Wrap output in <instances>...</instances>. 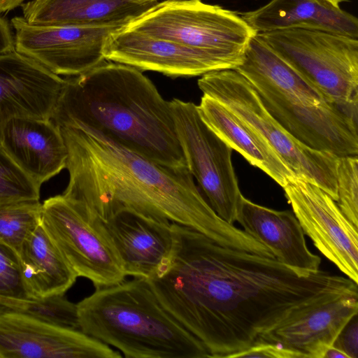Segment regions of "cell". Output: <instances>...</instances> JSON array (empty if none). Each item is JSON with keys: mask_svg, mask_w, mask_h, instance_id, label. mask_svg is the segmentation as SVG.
I'll use <instances>...</instances> for the list:
<instances>
[{"mask_svg": "<svg viewBox=\"0 0 358 358\" xmlns=\"http://www.w3.org/2000/svg\"><path fill=\"white\" fill-rule=\"evenodd\" d=\"M168 258L147 280L163 307L206 348L227 357L308 303L358 294L349 278L319 270L309 274L275 258L222 246L171 223Z\"/></svg>", "mask_w": 358, "mask_h": 358, "instance_id": "obj_1", "label": "cell"}, {"mask_svg": "<svg viewBox=\"0 0 358 358\" xmlns=\"http://www.w3.org/2000/svg\"><path fill=\"white\" fill-rule=\"evenodd\" d=\"M68 157L63 195L103 220L121 209L176 223L217 244L254 252L259 243L212 209L187 166L158 164L81 124L57 125Z\"/></svg>", "mask_w": 358, "mask_h": 358, "instance_id": "obj_2", "label": "cell"}, {"mask_svg": "<svg viewBox=\"0 0 358 358\" xmlns=\"http://www.w3.org/2000/svg\"><path fill=\"white\" fill-rule=\"evenodd\" d=\"M52 120L87 126L158 164L187 166L170 101L131 66L106 60L67 77Z\"/></svg>", "mask_w": 358, "mask_h": 358, "instance_id": "obj_3", "label": "cell"}, {"mask_svg": "<svg viewBox=\"0 0 358 358\" xmlns=\"http://www.w3.org/2000/svg\"><path fill=\"white\" fill-rule=\"evenodd\" d=\"M80 330L127 358H203L200 341L162 305L145 278L95 288L77 303Z\"/></svg>", "mask_w": 358, "mask_h": 358, "instance_id": "obj_4", "label": "cell"}, {"mask_svg": "<svg viewBox=\"0 0 358 358\" xmlns=\"http://www.w3.org/2000/svg\"><path fill=\"white\" fill-rule=\"evenodd\" d=\"M252 85L269 113L292 136L338 157L357 155V121L329 100L256 34L235 69Z\"/></svg>", "mask_w": 358, "mask_h": 358, "instance_id": "obj_5", "label": "cell"}, {"mask_svg": "<svg viewBox=\"0 0 358 358\" xmlns=\"http://www.w3.org/2000/svg\"><path fill=\"white\" fill-rule=\"evenodd\" d=\"M124 27L192 48L224 69L242 63L256 34L240 14L201 0L159 1Z\"/></svg>", "mask_w": 358, "mask_h": 358, "instance_id": "obj_6", "label": "cell"}, {"mask_svg": "<svg viewBox=\"0 0 358 358\" xmlns=\"http://www.w3.org/2000/svg\"><path fill=\"white\" fill-rule=\"evenodd\" d=\"M256 36L329 100L357 121V38L299 27Z\"/></svg>", "mask_w": 358, "mask_h": 358, "instance_id": "obj_7", "label": "cell"}, {"mask_svg": "<svg viewBox=\"0 0 358 358\" xmlns=\"http://www.w3.org/2000/svg\"><path fill=\"white\" fill-rule=\"evenodd\" d=\"M198 86L259 134L296 177L317 185L337 201L338 156L310 148L289 133L242 74L236 69L210 72L201 76Z\"/></svg>", "mask_w": 358, "mask_h": 358, "instance_id": "obj_8", "label": "cell"}, {"mask_svg": "<svg viewBox=\"0 0 358 358\" xmlns=\"http://www.w3.org/2000/svg\"><path fill=\"white\" fill-rule=\"evenodd\" d=\"M41 225L78 277L95 288L127 277L101 220L63 194L43 201Z\"/></svg>", "mask_w": 358, "mask_h": 358, "instance_id": "obj_9", "label": "cell"}, {"mask_svg": "<svg viewBox=\"0 0 358 358\" xmlns=\"http://www.w3.org/2000/svg\"><path fill=\"white\" fill-rule=\"evenodd\" d=\"M170 106L188 169L212 209L234 224L243 194L231 162L232 148L203 120L196 104L175 98Z\"/></svg>", "mask_w": 358, "mask_h": 358, "instance_id": "obj_10", "label": "cell"}, {"mask_svg": "<svg viewBox=\"0 0 358 358\" xmlns=\"http://www.w3.org/2000/svg\"><path fill=\"white\" fill-rule=\"evenodd\" d=\"M15 50L57 76H79L106 59L108 36L122 26H41L23 17L11 20Z\"/></svg>", "mask_w": 358, "mask_h": 358, "instance_id": "obj_11", "label": "cell"}, {"mask_svg": "<svg viewBox=\"0 0 358 358\" xmlns=\"http://www.w3.org/2000/svg\"><path fill=\"white\" fill-rule=\"evenodd\" d=\"M282 189L303 233L323 255L358 284V228L317 185L294 177Z\"/></svg>", "mask_w": 358, "mask_h": 358, "instance_id": "obj_12", "label": "cell"}, {"mask_svg": "<svg viewBox=\"0 0 358 358\" xmlns=\"http://www.w3.org/2000/svg\"><path fill=\"white\" fill-rule=\"evenodd\" d=\"M82 331L17 312L0 313V358H120Z\"/></svg>", "mask_w": 358, "mask_h": 358, "instance_id": "obj_13", "label": "cell"}, {"mask_svg": "<svg viewBox=\"0 0 358 358\" xmlns=\"http://www.w3.org/2000/svg\"><path fill=\"white\" fill-rule=\"evenodd\" d=\"M357 312L358 295L324 296L294 310L255 343H273L303 357L321 358Z\"/></svg>", "mask_w": 358, "mask_h": 358, "instance_id": "obj_14", "label": "cell"}, {"mask_svg": "<svg viewBox=\"0 0 358 358\" xmlns=\"http://www.w3.org/2000/svg\"><path fill=\"white\" fill-rule=\"evenodd\" d=\"M106 60L169 77H195L224 70L210 57L180 43L122 27L113 31L103 48Z\"/></svg>", "mask_w": 358, "mask_h": 358, "instance_id": "obj_15", "label": "cell"}, {"mask_svg": "<svg viewBox=\"0 0 358 358\" xmlns=\"http://www.w3.org/2000/svg\"><path fill=\"white\" fill-rule=\"evenodd\" d=\"M65 83L66 78L15 50L0 55V138L13 117L52 119Z\"/></svg>", "mask_w": 358, "mask_h": 358, "instance_id": "obj_16", "label": "cell"}, {"mask_svg": "<svg viewBox=\"0 0 358 358\" xmlns=\"http://www.w3.org/2000/svg\"><path fill=\"white\" fill-rule=\"evenodd\" d=\"M101 221L126 276L148 279L171 253L170 222L129 209H121Z\"/></svg>", "mask_w": 358, "mask_h": 358, "instance_id": "obj_17", "label": "cell"}, {"mask_svg": "<svg viewBox=\"0 0 358 358\" xmlns=\"http://www.w3.org/2000/svg\"><path fill=\"white\" fill-rule=\"evenodd\" d=\"M0 145L40 187L66 168L67 148L52 119H10L2 129Z\"/></svg>", "mask_w": 358, "mask_h": 358, "instance_id": "obj_18", "label": "cell"}, {"mask_svg": "<svg viewBox=\"0 0 358 358\" xmlns=\"http://www.w3.org/2000/svg\"><path fill=\"white\" fill-rule=\"evenodd\" d=\"M236 221L283 264L306 274L320 270L321 259L308 248L302 227L290 210L268 208L243 196Z\"/></svg>", "mask_w": 358, "mask_h": 358, "instance_id": "obj_19", "label": "cell"}, {"mask_svg": "<svg viewBox=\"0 0 358 358\" xmlns=\"http://www.w3.org/2000/svg\"><path fill=\"white\" fill-rule=\"evenodd\" d=\"M159 0H33L23 18L41 26L124 27Z\"/></svg>", "mask_w": 358, "mask_h": 358, "instance_id": "obj_20", "label": "cell"}, {"mask_svg": "<svg viewBox=\"0 0 358 358\" xmlns=\"http://www.w3.org/2000/svg\"><path fill=\"white\" fill-rule=\"evenodd\" d=\"M240 15L256 34L299 27L358 39L357 18L326 0H271Z\"/></svg>", "mask_w": 358, "mask_h": 358, "instance_id": "obj_21", "label": "cell"}, {"mask_svg": "<svg viewBox=\"0 0 358 358\" xmlns=\"http://www.w3.org/2000/svg\"><path fill=\"white\" fill-rule=\"evenodd\" d=\"M197 106L203 120L218 136L280 186L296 177L259 134L224 105L203 94Z\"/></svg>", "mask_w": 358, "mask_h": 358, "instance_id": "obj_22", "label": "cell"}, {"mask_svg": "<svg viewBox=\"0 0 358 358\" xmlns=\"http://www.w3.org/2000/svg\"><path fill=\"white\" fill-rule=\"evenodd\" d=\"M21 278L29 299L65 294L76 281V273L40 225L18 252Z\"/></svg>", "mask_w": 358, "mask_h": 358, "instance_id": "obj_23", "label": "cell"}, {"mask_svg": "<svg viewBox=\"0 0 358 358\" xmlns=\"http://www.w3.org/2000/svg\"><path fill=\"white\" fill-rule=\"evenodd\" d=\"M42 203L27 199L0 203V240L17 253L41 224Z\"/></svg>", "mask_w": 358, "mask_h": 358, "instance_id": "obj_24", "label": "cell"}, {"mask_svg": "<svg viewBox=\"0 0 358 358\" xmlns=\"http://www.w3.org/2000/svg\"><path fill=\"white\" fill-rule=\"evenodd\" d=\"M10 311L24 313L57 326L80 330L77 303L69 301L64 294L40 299H11L3 313Z\"/></svg>", "mask_w": 358, "mask_h": 358, "instance_id": "obj_25", "label": "cell"}, {"mask_svg": "<svg viewBox=\"0 0 358 358\" xmlns=\"http://www.w3.org/2000/svg\"><path fill=\"white\" fill-rule=\"evenodd\" d=\"M40 189L0 145V203L39 200Z\"/></svg>", "mask_w": 358, "mask_h": 358, "instance_id": "obj_26", "label": "cell"}, {"mask_svg": "<svg viewBox=\"0 0 358 358\" xmlns=\"http://www.w3.org/2000/svg\"><path fill=\"white\" fill-rule=\"evenodd\" d=\"M336 203L345 216L358 228L357 155L338 157L336 166Z\"/></svg>", "mask_w": 358, "mask_h": 358, "instance_id": "obj_27", "label": "cell"}, {"mask_svg": "<svg viewBox=\"0 0 358 358\" xmlns=\"http://www.w3.org/2000/svg\"><path fill=\"white\" fill-rule=\"evenodd\" d=\"M0 296L29 299L24 290L17 252L0 240Z\"/></svg>", "mask_w": 358, "mask_h": 358, "instance_id": "obj_28", "label": "cell"}, {"mask_svg": "<svg viewBox=\"0 0 358 358\" xmlns=\"http://www.w3.org/2000/svg\"><path fill=\"white\" fill-rule=\"evenodd\" d=\"M304 358L303 356L294 351L270 343H255L250 347L236 352L229 358Z\"/></svg>", "mask_w": 358, "mask_h": 358, "instance_id": "obj_29", "label": "cell"}, {"mask_svg": "<svg viewBox=\"0 0 358 358\" xmlns=\"http://www.w3.org/2000/svg\"><path fill=\"white\" fill-rule=\"evenodd\" d=\"M348 358L358 357V319L355 315L341 330L333 345Z\"/></svg>", "mask_w": 358, "mask_h": 358, "instance_id": "obj_30", "label": "cell"}, {"mask_svg": "<svg viewBox=\"0 0 358 358\" xmlns=\"http://www.w3.org/2000/svg\"><path fill=\"white\" fill-rule=\"evenodd\" d=\"M15 50V38L10 24L4 18L0 17V55Z\"/></svg>", "mask_w": 358, "mask_h": 358, "instance_id": "obj_31", "label": "cell"}, {"mask_svg": "<svg viewBox=\"0 0 358 358\" xmlns=\"http://www.w3.org/2000/svg\"><path fill=\"white\" fill-rule=\"evenodd\" d=\"M321 358H348V357L334 345H330L324 350Z\"/></svg>", "mask_w": 358, "mask_h": 358, "instance_id": "obj_32", "label": "cell"}, {"mask_svg": "<svg viewBox=\"0 0 358 358\" xmlns=\"http://www.w3.org/2000/svg\"><path fill=\"white\" fill-rule=\"evenodd\" d=\"M25 0H0V13L13 10L22 5Z\"/></svg>", "mask_w": 358, "mask_h": 358, "instance_id": "obj_33", "label": "cell"}, {"mask_svg": "<svg viewBox=\"0 0 358 358\" xmlns=\"http://www.w3.org/2000/svg\"><path fill=\"white\" fill-rule=\"evenodd\" d=\"M331 3H333L335 6H339L340 3H341L343 1H345L346 0H326Z\"/></svg>", "mask_w": 358, "mask_h": 358, "instance_id": "obj_34", "label": "cell"}, {"mask_svg": "<svg viewBox=\"0 0 358 358\" xmlns=\"http://www.w3.org/2000/svg\"><path fill=\"white\" fill-rule=\"evenodd\" d=\"M4 297L0 296V303L3 301Z\"/></svg>", "mask_w": 358, "mask_h": 358, "instance_id": "obj_35", "label": "cell"}]
</instances>
